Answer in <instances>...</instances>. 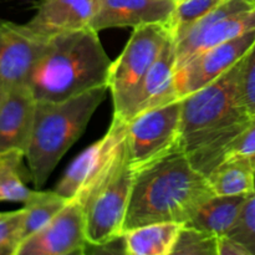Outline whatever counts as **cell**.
Masks as SVG:
<instances>
[{
  "instance_id": "10",
  "label": "cell",
  "mask_w": 255,
  "mask_h": 255,
  "mask_svg": "<svg viewBox=\"0 0 255 255\" xmlns=\"http://www.w3.org/2000/svg\"><path fill=\"white\" fill-rule=\"evenodd\" d=\"M49 42L26 24L0 20V84L6 89L27 85Z\"/></svg>"
},
{
  "instance_id": "30",
  "label": "cell",
  "mask_w": 255,
  "mask_h": 255,
  "mask_svg": "<svg viewBox=\"0 0 255 255\" xmlns=\"http://www.w3.org/2000/svg\"><path fill=\"white\" fill-rule=\"evenodd\" d=\"M249 158H251V161H252V164H253V167H254V169H255V153L253 154V156H251V157H249Z\"/></svg>"
},
{
  "instance_id": "22",
  "label": "cell",
  "mask_w": 255,
  "mask_h": 255,
  "mask_svg": "<svg viewBox=\"0 0 255 255\" xmlns=\"http://www.w3.org/2000/svg\"><path fill=\"white\" fill-rule=\"evenodd\" d=\"M218 237L183 224L172 255H218Z\"/></svg>"
},
{
  "instance_id": "16",
  "label": "cell",
  "mask_w": 255,
  "mask_h": 255,
  "mask_svg": "<svg viewBox=\"0 0 255 255\" xmlns=\"http://www.w3.org/2000/svg\"><path fill=\"white\" fill-rule=\"evenodd\" d=\"M99 0H41L27 26L44 39L90 27Z\"/></svg>"
},
{
  "instance_id": "6",
  "label": "cell",
  "mask_w": 255,
  "mask_h": 255,
  "mask_svg": "<svg viewBox=\"0 0 255 255\" xmlns=\"http://www.w3.org/2000/svg\"><path fill=\"white\" fill-rule=\"evenodd\" d=\"M171 36L168 25L134 27L126 46L110 69L107 86L112 96L115 117L126 121L144 76Z\"/></svg>"
},
{
  "instance_id": "9",
  "label": "cell",
  "mask_w": 255,
  "mask_h": 255,
  "mask_svg": "<svg viewBox=\"0 0 255 255\" xmlns=\"http://www.w3.org/2000/svg\"><path fill=\"white\" fill-rule=\"evenodd\" d=\"M89 247L84 206L75 197L44 228L27 237L16 255L85 254Z\"/></svg>"
},
{
  "instance_id": "26",
  "label": "cell",
  "mask_w": 255,
  "mask_h": 255,
  "mask_svg": "<svg viewBox=\"0 0 255 255\" xmlns=\"http://www.w3.org/2000/svg\"><path fill=\"white\" fill-rule=\"evenodd\" d=\"M242 89L246 106L252 116L255 115V42L244 56L242 71Z\"/></svg>"
},
{
  "instance_id": "29",
  "label": "cell",
  "mask_w": 255,
  "mask_h": 255,
  "mask_svg": "<svg viewBox=\"0 0 255 255\" xmlns=\"http://www.w3.org/2000/svg\"><path fill=\"white\" fill-rule=\"evenodd\" d=\"M7 90H9V89H6V87H5L4 85L0 84V106H1L2 101H4V99H5V96H6Z\"/></svg>"
},
{
  "instance_id": "28",
  "label": "cell",
  "mask_w": 255,
  "mask_h": 255,
  "mask_svg": "<svg viewBox=\"0 0 255 255\" xmlns=\"http://www.w3.org/2000/svg\"><path fill=\"white\" fill-rule=\"evenodd\" d=\"M218 255H251V253L243 244L224 234L218 237Z\"/></svg>"
},
{
  "instance_id": "17",
  "label": "cell",
  "mask_w": 255,
  "mask_h": 255,
  "mask_svg": "<svg viewBox=\"0 0 255 255\" xmlns=\"http://www.w3.org/2000/svg\"><path fill=\"white\" fill-rule=\"evenodd\" d=\"M183 223L161 222L127 229L122 234L124 253L129 255H172Z\"/></svg>"
},
{
  "instance_id": "8",
  "label": "cell",
  "mask_w": 255,
  "mask_h": 255,
  "mask_svg": "<svg viewBox=\"0 0 255 255\" xmlns=\"http://www.w3.org/2000/svg\"><path fill=\"white\" fill-rule=\"evenodd\" d=\"M255 29V6L248 0H226L176 40L177 69L192 57Z\"/></svg>"
},
{
  "instance_id": "2",
  "label": "cell",
  "mask_w": 255,
  "mask_h": 255,
  "mask_svg": "<svg viewBox=\"0 0 255 255\" xmlns=\"http://www.w3.org/2000/svg\"><path fill=\"white\" fill-rule=\"evenodd\" d=\"M213 196L206 174L177 148L134 171L124 232L161 222L186 224Z\"/></svg>"
},
{
  "instance_id": "27",
  "label": "cell",
  "mask_w": 255,
  "mask_h": 255,
  "mask_svg": "<svg viewBox=\"0 0 255 255\" xmlns=\"http://www.w3.org/2000/svg\"><path fill=\"white\" fill-rule=\"evenodd\" d=\"M255 153V115L252 117L248 127L241 133V136L233 142L228 149L227 157L244 156L251 157Z\"/></svg>"
},
{
  "instance_id": "14",
  "label": "cell",
  "mask_w": 255,
  "mask_h": 255,
  "mask_svg": "<svg viewBox=\"0 0 255 255\" xmlns=\"http://www.w3.org/2000/svg\"><path fill=\"white\" fill-rule=\"evenodd\" d=\"M176 40L172 35L164 45L158 59L144 76L125 122L142 112L181 100L176 85Z\"/></svg>"
},
{
  "instance_id": "11",
  "label": "cell",
  "mask_w": 255,
  "mask_h": 255,
  "mask_svg": "<svg viewBox=\"0 0 255 255\" xmlns=\"http://www.w3.org/2000/svg\"><path fill=\"white\" fill-rule=\"evenodd\" d=\"M254 42L255 29L192 57L176 70L179 97L183 99L216 81L248 54Z\"/></svg>"
},
{
  "instance_id": "12",
  "label": "cell",
  "mask_w": 255,
  "mask_h": 255,
  "mask_svg": "<svg viewBox=\"0 0 255 255\" xmlns=\"http://www.w3.org/2000/svg\"><path fill=\"white\" fill-rule=\"evenodd\" d=\"M125 138L126 122L114 116L104 137L87 147L71 162L55 191L67 199L81 193L109 167Z\"/></svg>"
},
{
  "instance_id": "5",
  "label": "cell",
  "mask_w": 255,
  "mask_h": 255,
  "mask_svg": "<svg viewBox=\"0 0 255 255\" xmlns=\"http://www.w3.org/2000/svg\"><path fill=\"white\" fill-rule=\"evenodd\" d=\"M133 173L125 138L109 167L76 196L84 206L90 247H106L122 238Z\"/></svg>"
},
{
  "instance_id": "19",
  "label": "cell",
  "mask_w": 255,
  "mask_h": 255,
  "mask_svg": "<svg viewBox=\"0 0 255 255\" xmlns=\"http://www.w3.org/2000/svg\"><path fill=\"white\" fill-rule=\"evenodd\" d=\"M207 178L218 196H251L255 191V169L249 157H227Z\"/></svg>"
},
{
  "instance_id": "4",
  "label": "cell",
  "mask_w": 255,
  "mask_h": 255,
  "mask_svg": "<svg viewBox=\"0 0 255 255\" xmlns=\"http://www.w3.org/2000/svg\"><path fill=\"white\" fill-rule=\"evenodd\" d=\"M109 86L97 87L60 102H37L25 158L30 177L41 188L59 162L82 136L90 120L106 99Z\"/></svg>"
},
{
  "instance_id": "13",
  "label": "cell",
  "mask_w": 255,
  "mask_h": 255,
  "mask_svg": "<svg viewBox=\"0 0 255 255\" xmlns=\"http://www.w3.org/2000/svg\"><path fill=\"white\" fill-rule=\"evenodd\" d=\"M176 0H99L90 27L100 32L115 27L171 24Z\"/></svg>"
},
{
  "instance_id": "7",
  "label": "cell",
  "mask_w": 255,
  "mask_h": 255,
  "mask_svg": "<svg viewBox=\"0 0 255 255\" xmlns=\"http://www.w3.org/2000/svg\"><path fill=\"white\" fill-rule=\"evenodd\" d=\"M182 99L148 110L126 122V146L132 171L148 166L179 148Z\"/></svg>"
},
{
  "instance_id": "31",
  "label": "cell",
  "mask_w": 255,
  "mask_h": 255,
  "mask_svg": "<svg viewBox=\"0 0 255 255\" xmlns=\"http://www.w3.org/2000/svg\"><path fill=\"white\" fill-rule=\"evenodd\" d=\"M248 1H251V2H252V4H253V5H254V6H255V0H248Z\"/></svg>"
},
{
  "instance_id": "1",
  "label": "cell",
  "mask_w": 255,
  "mask_h": 255,
  "mask_svg": "<svg viewBox=\"0 0 255 255\" xmlns=\"http://www.w3.org/2000/svg\"><path fill=\"white\" fill-rule=\"evenodd\" d=\"M244 57L216 81L182 99L179 148L208 176L252 120L242 89Z\"/></svg>"
},
{
  "instance_id": "32",
  "label": "cell",
  "mask_w": 255,
  "mask_h": 255,
  "mask_svg": "<svg viewBox=\"0 0 255 255\" xmlns=\"http://www.w3.org/2000/svg\"><path fill=\"white\" fill-rule=\"evenodd\" d=\"M177 1H179V0H176V2H177Z\"/></svg>"
},
{
  "instance_id": "24",
  "label": "cell",
  "mask_w": 255,
  "mask_h": 255,
  "mask_svg": "<svg viewBox=\"0 0 255 255\" xmlns=\"http://www.w3.org/2000/svg\"><path fill=\"white\" fill-rule=\"evenodd\" d=\"M24 208L0 213V255H16L22 243Z\"/></svg>"
},
{
  "instance_id": "21",
  "label": "cell",
  "mask_w": 255,
  "mask_h": 255,
  "mask_svg": "<svg viewBox=\"0 0 255 255\" xmlns=\"http://www.w3.org/2000/svg\"><path fill=\"white\" fill-rule=\"evenodd\" d=\"M25 154L10 151L0 154V202L25 203L34 193L21 177V164Z\"/></svg>"
},
{
  "instance_id": "15",
  "label": "cell",
  "mask_w": 255,
  "mask_h": 255,
  "mask_svg": "<svg viewBox=\"0 0 255 255\" xmlns=\"http://www.w3.org/2000/svg\"><path fill=\"white\" fill-rule=\"evenodd\" d=\"M36 104L27 85L7 90L0 106V154L10 151L25 154L34 126Z\"/></svg>"
},
{
  "instance_id": "25",
  "label": "cell",
  "mask_w": 255,
  "mask_h": 255,
  "mask_svg": "<svg viewBox=\"0 0 255 255\" xmlns=\"http://www.w3.org/2000/svg\"><path fill=\"white\" fill-rule=\"evenodd\" d=\"M228 236L243 244L251 255H255V191L248 196L241 216Z\"/></svg>"
},
{
  "instance_id": "23",
  "label": "cell",
  "mask_w": 255,
  "mask_h": 255,
  "mask_svg": "<svg viewBox=\"0 0 255 255\" xmlns=\"http://www.w3.org/2000/svg\"><path fill=\"white\" fill-rule=\"evenodd\" d=\"M226 0H179L172 15L171 29L174 39L181 36L189 26L211 12Z\"/></svg>"
},
{
  "instance_id": "18",
  "label": "cell",
  "mask_w": 255,
  "mask_h": 255,
  "mask_svg": "<svg viewBox=\"0 0 255 255\" xmlns=\"http://www.w3.org/2000/svg\"><path fill=\"white\" fill-rule=\"evenodd\" d=\"M247 198L248 196L214 194L186 224L214 236L228 234L236 226Z\"/></svg>"
},
{
  "instance_id": "3",
  "label": "cell",
  "mask_w": 255,
  "mask_h": 255,
  "mask_svg": "<svg viewBox=\"0 0 255 255\" xmlns=\"http://www.w3.org/2000/svg\"><path fill=\"white\" fill-rule=\"evenodd\" d=\"M112 60L91 27L51 37L27 80L37 102H60L107 86Z\"/></svg>"
},
{
  "instance_id": "20",
  "label": "cell",
  "mask_w": 255,
  "mask_h": 255,
  "mask_svg": "<svg viewBox=\"0 0 255 255\" xmlns=\"http://www.w3.org/2000/svg\"><path fill=\"white\" fill-rule=\"evenodd\" d=\"M69 199L62 197L56 191H34L29 199L24 203V229L22 242L44 228L60 211Z\"/></svg>"
}]
</instances>
